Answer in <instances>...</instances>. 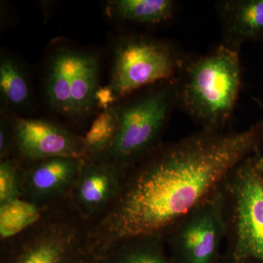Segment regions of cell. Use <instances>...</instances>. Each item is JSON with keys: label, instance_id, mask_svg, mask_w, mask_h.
Instances as JSON below:
<instances>
[{"label": "cell", "instance_id": "9c48e42d", "mask_svg": "<svg viewBox=\"0 0 263 263\" xmlns=\"http://www.w3.org/2000/svg\"><path fill=\"white\" fill-rule=\"evenodd\" d=\"M14 133L13 157L24 164L53 157L86 158L84 137L46 119L10 118Z\"/></svg>", "mask_w": 263, "mask_h": 263}, {"label": "cell", "instance_id": "e0dca14e", "mask_svg": "<svg viewBox=\"0 0 263 263\" xmlns=\"http://www.w3.org/2000/svg\"><path fill=\"white\" fill-rule=\"evenodd\" d=\"M118 129L119 122L112 108L99 114L83 136L86 148L85 159L101 160L113 147Z\"/></svg>", "mask_w": 263, "mask_h": 263}, {"label": "cell", "instance_id": "2e32d148", "mask_svg": "<svg viewBox=\"0 0 263 263\" xmlns=\"http://www.w3.org/2000/svg\"><path fill=\"white\" fill-rule=\"evenodd\" d=\"M48 209L22 198L0 204V241L10 239L29 229Z\"/></svg>", "mask_w": 263, "mask_h": 263}, {"label": "cell", "instance_id": "3957f363", "mask_svg": "<svg viewBox=\"0 0 263 263\" xmlns=\"http://www.w3.org/2000/svg\"><path fill=\"white\" fill-rule=\"evenodd\" d=\"M217 192L226 243L221 263H263V177L255 154L235 165Z\"/></svg>", "mask_w": 263, "mask_h": 263}, {"label": "cell", "instance_id": "52a82bcc", "mask_svg": "<svg viewBox=\"0 0 263 263\" xmlns=\"http://www.w3.org/2000/svg\"><path fill=\"white\" fill-rule=\"evenodd\" d=\"M100 63L95 53L77 48H57L48 61L44 95L49 108L72 122L94 111L100 87Z\"/></svg>", "mask_w": 263, "mask_h": 263}, {"label": "cell", "instance_id": "277c9868", "mask_svg": "<svg viewBox=\"0 0 263 263\" xmlns=\"http://www.w3.org/2000/svg\"><path fill=\"white\" fill-rule=\"evenodd\" d=\"M89 231L66 200L23 233L0 241V263H87L94 254Z\"/></svg>", "mask_w": 263, "mask_h": 263}, {"label": "cell", "instance_id": "4fadbf2b", "mask_svg": "<svg viewBox=\"0 0 263 263\" xmlns=\"http://www.w3.org/2000/svg\"><path fill=\"white\" fill-rule=\"evenodd\" d=\"M104 263H174L162 235H141L117 240L95 254Z\"/></svg>", "mask_w": 263, "mask_h": 263}, {"label": "cell", "instance_id": "44dd1931", "mask_svg": "<svg viewBox=\"0 0 263 263\" xmlns=\"http://www.w3.org/2000/svg\"><path fill=\"white\" fill-rule=\"evenodd\" d=\"M255 160L257 167L263 177V156L259 153V152L255 154Z\"/></svg>", "mask_w": 263, "mask_h": 263}, {"label": "cell", "instance_id": "603a6c76", "mask_svg": "<svg viewBox=\"0 0 263 263\" xmlns=\"http://www.w3.org/2000/svg\"><path fill=\"white\" fill-rule=\"evenodd\" d=\"M252 100H254V103L257 104V105L260 108L261 110L263 111V103L262 101H261L260 100H259V99H257V98H254V97H252ZM263 145V144H262Z\"/></svg>", "mask_w": 263, "mask_h": 263}, {"label": "cell", "instance_id": "d6986e66", "mask_svg": "<svg viewBox=\"0 0 263 263\" xmlns=\"http://www.w3.org/2000/svg\"><path fill=\"white\" fill-rule=\"evenodd\" d=\"M15 140L11 120L8 116L1 114L0 118V161L13 157Z\"/></svg>", "mask_w": 263, "mask_h": 263}, {"label": "cell", "instance_id": "8fae6325", "mask_svg": "<svg viewBox=\"0 0 263 263\" xmlns=\"http://www.w3.org/2000/svg\"><path fill=\"white\" fill-rule=\"evenodd\" d=\"M84 162V158L53 157L24 164L21 198L43 208L66 201Z\"/></svg>", "mask_w": 263, "mask_h": 263}, {"label": "cell", "instance_id": "ba28073f", "mask_svg": "<svg viewBox=\"0 0 263 263\" xmlns=\"http://www.w3.org/2000/svg\"><path fill=\"white\" fill-rule=\"evenodd\" d=\"M217 191L180 219L164 235L173 262L221 263L224 229Z\"/></svg>", "mask_w": 263, "mask_h": 263}, {"label": "cell", "instance_id": "6da1fadb", "mask_svg": "<svg viewBox=\"0 0 263 263\" xmlns=\"http://www.w3.org/2000/svg\"><path fill=\"white\" fill-rule=\"evenodd\" d=\"M263 119L245 130L200 129L162 143L123 176L117 200L89 226L98 254L117 240L165 235L180 219L211 198L242 160L259 152Z\"/></svg>", "mask_w": 263, "mask_h": 263}, {"label": "cell", "instance_id": "30bf717a", "mask_svg": "<svg viewBox=\"0 0 263 263\" xmlns=\"http://www.w3.org/2000/svg\"><path fill=\"white\" fill-rule=\"evenodd\" d=\"M124 174L113 162L84 159L77 181L67 199V204L90 226L117 200Z\"/></svg>", "mask_w": 263, "mask_h": 263}, {"label": "cell", "instance_id": "9a60e30c", "mask_svg": "<svg viewBox=\"0 0 263 263\" xmlns=\"http://www.w3.org/2000/svg\"><path fill=\"white\" fill-rule=\"evenodd\" d=\"M0 93L5 105L14 110H24L32 102L30 84L24 67L5 52L0 57Z\"/></svg>", "mask_w": 263, "mask_h": 263}, {"label": "cell", "instance_id": "8992f818", "mask_svg": "<svg viewBox=\"0 0 263 263\" xmlns=\"http://www.w3.org/2000/svg\"><path fill=\"white\" fill-rule=\"evenodd\" d=\"M187 57L167 40L124 34L114 46L109 86L119 100L159 83L175 81Z\"/></svg>", "mask_w": 263, "mask_h": 263}, {"label": "cell", "instance_id": "7402d4cb", "mask_svg": "<svg viewBox=\"0 0 263 263\" xmlns=\"http://www.w3.org/2000/svg\"><path fill=\"white\" fill-rule=\"evenodd\" d=\"M87 263H104L103 259H102L101 257H99V256L96 255L95 254H93L92 256H91V258L89 259V260L88 261Z\"/></svg>", "mask_w": 263, "mask_h": 263}, {"label": "cell", "instance_id": "ffe728a7", "mask_svg": "<svg viewBox=\"0 0 263 263\" xmlns=\"http://www.w3.org/2000/svg\"><path fill=\"white\" fill-rule=\"evenodd\" d=\"M118 101L114 90L109 85L99 87L95 95V105L103 110H109L114 106Z\"/></svg>", "mask_w": 263, "mask_h": 263}, {"label": "cell", "instance_id": "7a4b0ae2", "mask_svg": "<svg viewBox=\"0 0 263 263\" xmlns=\"http://www.w3.org/2000/svg\"><path fill=\"white\" fill-rule=\"evenodd\" d=\"M239 52L220 43L204 54L188 56L175 81L176 107L200 129H229L242 86Z\"/></svg>", "mask_w": 263, "mask_h": 263}, {"label": "cell", "instance_id": "5b68a950", "mask_svg": "<svg viewBox=\"0 0 263 263\" xmlns=\"http://www.w3.org/2000/svg\"><path fill=\"white\" fill-rule=\"evenodd\" d=\"M176 107L175 81L153 85L114 105L111 108L119 122L117 137L110 152L98 161L113 162L123 172L127 171L162 143Z\"/></svg>", "mask_w": 263, "mask_h": 263}, {"label": "cell", "instance_id": "7c38bea8", "mask_svg": "<svg viewBox=\"0 0 263 263\" xmlns=\"http://www.w3.org/2000/svg\"><path fill=\"white\" fill-rule=\"evenodd\" d=\"M215 10L221 44L240 51L243 43L263 41V0H220Z\"/></svg>", "mask_w": 263, "mask_h": 263}, {"label": "cell", "instance_id": "ac0fdd59", "mask_svg": "<svg viewBox=\"0 0 263 263\" xmlns=\"http://www.w3.org/2000/svg\"><path fill=\"white\" fill-rule=\"evenodd\" d=\"M24 164L16 157L0 161V204L21 198Z\"/></svg>", "mask_w": 263, "mask_h": 263}, {"label": "cell", "instance_id": "5bb4252c", "mask_svg": "<svg viewBox=\"0 0 263 263\" xmlns=\"http://www.w3.org/2000/svg\"><path fill=\"white\" fill-rule=\"evenodd\" d=\"M177 6L173 0H110L105 10L110 18L122 22L160 25L174 18Z\"/></svg>", "mask_w": 263, "mask_h": 263}]
</instances>
